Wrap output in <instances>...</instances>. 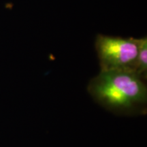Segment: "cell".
<instances>
[{"instance_id":"cell-1","label":"cell","mask_w":147,"mask_h":147,"mask_svg":"<svg viewBox=\"0 0 147 147\" xmlns=\"http://www.w3.org/2000/svg\"><path fill=\"white\" fill-rule=\"evenodd\" d=\"M135 72L100 71L90 80L87 90L100 106L116 114L130 115L146 109L147 87Z\"/></svg>"},{"instance_id":"cell-2","label":"cell","mask_w":147,"mask_h":147,"mask_svg":"<svg viewBox=\"0 0 147 147\" xmlns=\"http://www.w3.org/2000/svg\"><path fill=\"white\" fill-rule=\"evenodd\" d=\"M139 45V38L98 34L95 38V48L100 71L127 70L135 72Z\"/></svg>"},{"instance_id":"cell-3","label":"cell","mask_w":147,"mask_h":147,"mask_svg":"<svg viewBox=\"0 0 147 147\" xmlns=\"http://www.w3.org/2000/svg\"><path fill=\"white\" fill-rule=\"evenodd\" d=\"M139 51L138 54L135 72L142 80L147 76V38H139Z\"/></svg>"}]
</instances>
